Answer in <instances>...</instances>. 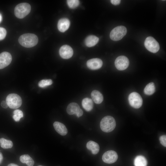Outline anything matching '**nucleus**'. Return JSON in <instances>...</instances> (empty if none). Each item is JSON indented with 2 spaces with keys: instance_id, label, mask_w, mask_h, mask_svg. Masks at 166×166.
I'll list each match as a JSON object with an SVG mask.
<instances>
[{
  "instance_id": "1",
  "label": "nucleus",
  "mask_w": 166,
  "mask_h": 166,
  "mask_svg": "<svg viewBox=\"0 0 166 166\" xmlns=\"http://www.w3.org/2000/svg\"><path fill=\"white\" fill-rule=\"evenodd\" d=\"M18 42L23 46L31 48L36 45L38 42V38L36 35L31 33L24 34L20 36Z\"/></svg>"
},
{
  "instance_id": "11",
  "label": "nucleus",
  "mask_w": 166,
  "mask_h": 166,
  "mask_svg": "<svg viewBox=\"0 0 166 166\" xmlns=\"http://www.w3.org/2000/svg\"><path fill=\"white\" fill-rule=\"evenodd\" d=\"M12 57L9 52H4L0 53V69L4 68L11 63Z\"/></svg>"
},
{
  "instance_id": "12",
  "label": "nucleus",
  "mask_w": 166,
  "mask_h": 166,
  "mask_svg": "<svg viewBox=\"0 0 166 166\" xmlns=\"http://www.w3.org/2000/svg\"><path fill=\"white\" fill-rule=\"evenodd\" d=\"M59 54L63 58L68 59L71 58L73 54V50L72 48L68 45H62L60 48Z\"/></svg>"
},
{
  "instance_id": "7",
  "label": "nucleus",
  "mask_w": 166,
  "mask_h": 166,
  "mask_svg": "<svg viewBox=\"0 0 166 166\" xmlns=\"http://www.w3.org/2000/svg\"><path fill=\"white\" fill-rule=\"evenodd\" d=\"M128 100L130 105L135 109L140 108L142 105L143 100L141 96L136 92H132L129 95Z\"/></svg>"
},
{
  "instance_id": "22",
  "label": "nucleus",
  "mask_w": 166,
  "mask_h": 166,
  "mask_svg": "<svg viewBox=\"0 0 166 166\" xmlns=\"http://www.w3.org/2000/svg\"><path fill=\"white\" fill-rule=\"evenodd\" d=\"M155 91V86L153 82H151L146 85L144 89V93L148 95L152 94Z\"/></svg>"
},
{
  "instance_id": "9",
  "label": "nucleus",
  "mask_w": 166,
  "mask_h": 166,
  "mask_svg": "<svg viewBox=\"0 0 166 166\" xmlns=\"http://www.w3.org/2000/svg\"><path fill=\"white\" fill-rule=\"evenodd\" d=\"M117 152L113 150H109L105 152L102 157L103 161L107 164H112L115 162L118 159Z\"/></svg>"
},
{
  "instance_id": "10",
  "label": "nucleus",
  "mask_w": 166,
  "mask_h": 166,
  "mask_svg": "<svg viewBox=\"0 0 166 166\" xmlns=\"http://www.w3.org/2000/svg\"><path fill=\"white\" fill-rule=\"evenodd\" d=\"M66 111L69 114L72 115L75 114L78 117L81 116L83 114V111L79 105L74 102L70 103L68 105Z\"/></svg>"
},
{
  "instance_id": "20",
  "label": "nucleus",
  "mask_w": 166,
  "mask_h": 166,
  "mask_svg": "<svg viewBox=\"0 0 166 166\" xmlns=\"http://www.w3.org/2000/svg\"><path fill=\"white\" fill-rule=\"evenodd\" d=\"M134 163L135 166H147V161L144 157L139 155L135 158Z\"/></svg>"
},
{
  "instance_id": "15",
  "label": "nucleus",
  "mask_w": 166,
  "mask_h": 166,
  "mask_svg": "<svg viewBox=\"0 0 166 166\" xmlns=\"http://www.w3.org/2000/svg\"><path fill=\"white\" fill-rule=\"evenodd\" d=\"M53 126L57 132L62 136L66 135L67 132V129L65 126L62 123L55 121L53 124Z\"/></svg>"
},
{
  "instance_id": "24",
  "label": "nucleus",
  "mask_w": 166,
  "mask_h": 166,
  "mask_svg": "<svg viewBox=\"0 0 166 166\" xmlns=\"http://www.w3.org/2000/svg\"><path fill=\"white\" fill-rule=\"evenodd\" d=\"M13 118L14 120L17 122L19 121L21 118L23 117L22 112L19 109H16L13 112Z\"/></svg>"
},
{
  "instance_id": "29",
  "label": "nucleus",
  "mask_w": 166,
  "mask_h": 166,
  "mask_svg": "<svg viewBox=\"0 0 166 166\" xmlns=\"http://www.w3.org/2000/svg\"><path fill=\"white\" fill-rule=\"evenodd\" d=\"M120 0H111V2L112 4L114 5H119L121 2Z\"/></svg>"
},
{
  "instance_id": "13",
  "label": "nucleus",
  "mask_w": 166,
  "mask_h": 166,
  "mask_svg": "<svg viewBox=\"0 0 166 166\" xmlns=\"http://www.w3.org/2000/svg\"><path fill=\"white\" fill-rule=\"evenodd\" d=\"M88 68L92 70H96L100 69L102 66L103 62L98 58H92L88 60L86 63Z\"/></svg>"
},
{
  "instance_id": "33",
  "label": "nucleus",
  "mask_w": 166,
  "mask_h": 166,
  "mask_svg": "<svg viewBox=\"0 0 166 166\" xmlns=\"http://www.w3.org/2000/svg\"><path fill=\"white\" fill-rule=\"evenodd\" d=\"M2 19V15L0 14V22H1Z\"/></svg>"
},
{
  "instance_id": "17",
  "label": "nucleus",
  "mask_w": 166,
  "mask_h": 166,
  "mask_svg": "<svg viewBox=\"0 0 166 166\" xmlns=\"http://www.w3.org/2000/svg\"><path fill=\"white\" fill-rule=\"evenodd\" d=\"M99 40V38L94 35H89L85 39V43L86 45L88 47H91L97 44Z\"/></svg>"
},
{
  "instance_id": "5",
  "label": "nucleus",
  "mask_w": 166,
  "mask_h": 166,
  "mask_svg": "<svg viewBox=\"0 0 166 166\" xmlns=\"http://www.w3.org/2000/svg\"><path fill=\"white\" fill-rule=\"evenodd\" d=\"M127 30L124 26L116 27L111 31L110 37L111 40L117 41L121 39L126 34Z\"/></svg>"
},
{
  "instance_id": "8",
  "label": "nucleus",
  "mask_w": 166,
  "mask_h": 166,
  "mask_svg": "<svg viewBox=\"0 0 166 166\" xmlns=\"http://www.w3.org/2000/svg\"><path fill=\"white\" fill-rule=\"evenodd\" d=\"M128 58L124 56H120L117 58L115 61L116 68L119 70H123L126 69L129 65Z\"/></svg>"
},
{
  "instance_id": "19",
  "label": "nucleus",
  "mask_w": 166,
  "mask_h": 166,
  "mask_svg": "<svg viewBox=\"0 0 166 166\" xmlns=\"http://www.w3.org/2000/svg\"><path fill=\"white\" fill-rule=\"evenodd\" d=\"M82 105L83 108L87 111H91L93 107L92 100L88 98H85L82 100Z\"/></svg>"
},
{
  "instance_id": "3",
  "label": "nucleus",
  "mask_w": 166,
  "mask_h": 166,
  "mask_svg": "<svg viewBox=\"0 0 166 166\" xmlns=\"http://www.w3.org/2000/svg\"><path fill=\"white\" fill-rule=\"evenodd\" d=\"M31 6L27 3H22L17 5L15 8L14 12L15 16L18 18H23L30 12Z\"/></svg>"
},
{
  "instance_id": "31",
  "label": "nucleus",
  "mask_w": 166,
  "mask_h": 166,
  "mask_svg": "<svg viewBox=\"0 0 166 166\" xmlns=\"http://www.w3.org/2000/svg\"><path fill=\"white\" fill-rule=\"evenodd\" d=\"M3 157L2 153L0 152V164L3 160Z\"/></svg>"
},
{
  "instance_id": "14",
  "label": "nucleus",
  "mask_w": 166,
  "mask_h": 166,
  "mask_svg": "<svg viewBox=\"0 0 166 166\" xmlns=\"http://www.w3.org/2000/svg\"><path fill=\"white\" fill-rule=\"evenodd\" d=\"M70 24V22L69 19L64 18L60 19L57 23V28L58 30L64 32L69 28Z\"/></svg>"
},
{
  "instance_id": "16",
  "label": "nucleus",
  "mask_w": 166,
  "mask_h": 166,
  "mask_svg": "<svg viewBox=\"0 0 166 166\" xmlns=\"http://www.w3.org/2000/svg\"><path fill=\"white\" fill-rule=\"evenodd\" d=\"M86 147L94 155L97 154L99 151L100 147L98 144L93 141L90 140L86 144Z\"/></svg>"
},
{
  "instance_id": "32",
  "label": "nucleus",
  "mask_w": 166,
  "mask_h": 166,
  "mask_svg": "<svg viewBox=\"0 0 166 166\" xmlns=\"http://www.w3.org/2000/svg\"><path fill=\"white\" fill-rule=\"evenodd\" d=\"M7 166H19L18 165L14 163H11L9 164Z\"/></svg>"
},
{
  "instance_id": "30",
  "label": "nucleus",
  "mask_w": 166,
  "mask_h": 166,
  "mask_svg": "<svg viewBox=\"0 0 166 166\" xmlns=\"http://www.w3.org/2000/svg\"><path fill=\"white\" fill-rule=\"evenodd\" d=\"M1 105L2 108L5 109L7 108L8 107L7 103L5 101H2L1 102Z\"/></svg>"
},
{
  "instance_id": "25",
  "label": "nucleus",
  "mask_w": 166,
  "mask_h": 166,
  "mask_svg": "<svg viewBox=\"0 0 166 166\" xmlns=\"http://www.w3.org/2000/svg\"><path fill=\"white\" fill-rule=\"evenodd\" d=\"M53 81L51 79L42 80L38 82V86L41 88H44L51 85Z\"/></svg>"
},
{
  "instance_id": "18",
  "label": "nucleus",
  "mask_w": 166,
  "mask_h": 166,
  "mask_svg": "<svg viewBox=\"0 0 166 166\" xmlns=\"http://www.w3.org/2000/svg\"><path fill=\"white\" fill-rule=\"evenodd\" d=\"M91 97L94 102L97 104L101 103L103 100L102 94L97 90L93 91L91 93Z\"/></svg>"
},
{
  "instance_id": "2",
  "label": "nucleus",
  "mask_w": 166,
  "mask_h": 166,
  "mask_svg": "<svg viewBox=\"0 0 166 166\" xmlns=\"http://www.w3.org/2000/svg\"><path fill=\"white\" fill-rule=\"evenodd\" d=\"M116 126L114 118L110 116H106L101 121L100 124L101 130L104 132H109L113 131Z\"/></svg>"
},
{
  "instance_id": "34",
  "label": "nucleus",
  "mask_w": 166,
  "mask_h": 166,
  "mask_svg": "<svg viewBox=\"0 0 166 166\" xmlns=\"http://www.w3.org/2000/svg\"><path fill=\"white\" fill-rule=\"evenodd\" d=\"M38 166H42V165H38Z\"/></svg>"
},
{
  "instance_id": "4",
  "label": "nucleus",
  "mask_w": 166,
  "mask_h": 166,
  "mask_svg": "<svg viewBox=\"0 0 166 166\" xmlns=\"http://www.w3.org/2000/svg\"><path fill=\"white\" fill-rule=\"evenodd\" d=\"M6 101L8 106L13 109L20 107L22 102L21 97L15 93H11L8 95Z\"/></svg>"
},
{
  "instance_id": "21",
  "label": "nucleus",
  "mask_w": 166,
  "mask_h": 166,
  "mask_svg": "<svg viewBox=\"0 0 166 166\" xmlns=\"http://www.w3.org/2000/svg\"><path fill=\"white\" fill-rule=\"evenodd\" d=\"M20 161L23 163H25L27 166H33L34 161L33 159L27 154L21 156L20 157Z\"/></svg>"
},
{
  "instance_id": "6",
  "label": "nucleus",
  "mask_w": 166,
  "mask_h": 166,
  "mask_svg": "<svg viewBox=\"0 0 166 166\" xmlns=\"http://www.w3.org/2000/svg\"><path fill=\"white\" fill-rule=\"evenodd\" d=\"M144 45L146 49L152 53H156L160 49L159 44L158 42L152 37L149 36L145 39Z\"/></svg>"
},
{
  "instance_id": "27",
  "label": "nucleus",
  "mask_w": 166,
  "mask_h": 166,
  "mask_svg": "<svg viewBox=\"0 0 166 166\" xmlns=\"http://www.w3.org/2000/svg\"><path fill=\"white\" fill-rule=\"evenodd\" d=\"M6 31L4 28L0 27V40L3 39L6 36Z\"/></svg>"
},
{
  "instance_id": "28",
  "label": "nucleus",
  "mask_w": 166,
  "mask_h": 166,
  "mask_svg": "<svg viewBox=\"0 0 166 166\" xmlns=\"http://www.w3.org/2000/svg\"><path fill=\"white\" fill-rule=\"evenodd\" d=\"M161 144L164 147H166V136L163 135L161 136L159 138Z\"/></svg>"
},
{
  "instance_id": "23",
  "label": "nucleus",
  "mask_w": 166,
  "mask_h": 166,
  "mask_svg": "<svg viewBox=\"0 0 166 166\" xmlns=\"http://www.w3.org/2000/svg\"><path fill=\"white\" fill-rule=\"evenodd\" d=\"M0 145L4 149H7L11 148L13 143L11 141L2 138L0 139Z\"/></svg>"
},
{
  "instance_id": "26",
  "label": "nucleus",
  "mask_w": 166,
  "mask_h": 166,
  "mask_svg": "<svg viewBox=\"0 0 166 166\" xmlns=\"http://www.w3.org/2000/svg\"><path fill=\"white\" fill-rule=\"evenodd\" d=\"M67 2L69 7L72 9L76 8L79 4V1L78 0H68Z\"/></svg>"
}]
</instances>
